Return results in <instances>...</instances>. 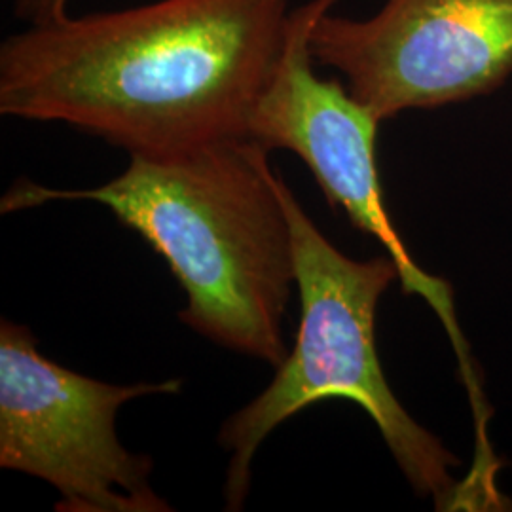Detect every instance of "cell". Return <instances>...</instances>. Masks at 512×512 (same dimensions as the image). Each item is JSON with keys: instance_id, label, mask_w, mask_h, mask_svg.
<instances>
[{"instance_id": "6da1fadb", "label": "cell", "mask_w": 512, "mask_h": 512, "mask_svg": "<svg viewBox=\"0 0 512 512\" xmlns=\"http://www.w3.org/2000/svg\"><path fill=\"white\" fill-rule=\"evenodd\" d=\"M289 18V0H156L33 23L0 46V114L129 156L249 137Z\"/></svg>"}, {"instance_id": "7a4b0ae2", "label": "cell", "mask_w": 512, "mask_h": 512, "mask_svg": "<svg viewBox=\"0 0 512 512\" xmlns=\"http://www.w3.org/2000/svg\"><path fill=\"white\" fill-rule=\"evenodd\" d=\"M251 137L165 156H131L109 183L84 190L19 179L0 213L93 202L162 256L186 294L179 319L203 338L270 366L289 355L283 323L296 287L285 179Z\"/></svg>"}, {"instance_id": "3957f363", "label": "cell", "mask_w": 512, "mask_h": 512, "mask_svg": "<svg viewBox=\"0 0 512 512\" xmlns=\"http://www.w3.org/2000/svg\"><path fill=\"white\" fill-rule=\"evenodd\" d=\"M283 202L293 232L300 325L272 384L220 427V446L230 452L222 492L226 509H243L256 452L281 423L308 406L340 399L361 406L376 423L418 494L456 511L461 484L452 478V467L459 461L399 403L376 348L378 302L399 279L397 264L391 256L353 260L338 251L287 183Z\"/></svg>"}, {"instance_id": "277c9868", "label": "cell", "mask_w": 512, "mask_h": 512, "mask_svg": "<svg viewBox=\"0 0 512 512\" xmlns=\"http://www.w3.org/2000/svg\"><path fill=\"white\" fill-rule=\"evenodd\" d=\"M181 389V380H93L46 359L29 327L2 319L0 467L54 486L57 511H173L152 490V459L118 439L116 416L129 401Z\"/></svg>"}, {"instance_id": "5b68a950", "label": "cell", "mask_w": 512, "mask_h": 512, "mask_svg": "<svg viewBox=\"0 0 512 512\" xmlns=\"http://www.w3.org/2000/svg\"><path fill=\"white\" fill-rule=\"evenodd\" d=\"M338 0H308L291 12L285 44L256 101L247 135L266 150H291L308 165L330 205L376 239L399 268L404 294H416L437 313L458 355L475 412L484 399L454 308L452 287L427 274L408 253L387 213L378 171L376 139L382 120L336 80L313 71L311 31Z\"/></svg>"}, {"instance_id": "8992f818", "label": "cell", "mask_w": 512, "mask_h": 512, "mask_svg": "<svg viewBox=\"0 0 512 512\" xmlns=\"http://www.w3.org/2000/svg\"><path fill=\"white\" fill-rule=\"evenodd\" d=\"M310 44L384 122L499 88L512 73V0H385L368 19L329 10Z\"/></svg>"}, {"instance_id": "52a82bcc", "label": "cell", "mask_w": 512, "mask_h": 512, "mask_svg": "<svg viewBox=\"0 0 512 512\" xmlns=\"http://www.w3.org/2000/svg\"><path fill=\"white\" fill-rule=\"evenodd\" d=\"M69 0H14V12L27 25L67 16Z\"/></svg>"}]
</instances>
